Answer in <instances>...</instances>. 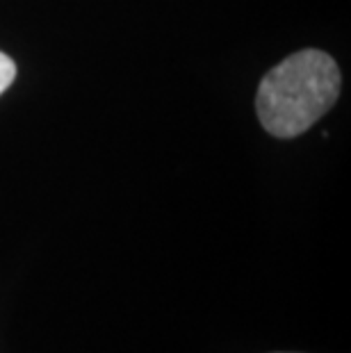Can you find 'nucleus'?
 <instances>
[{
  "label": "nucleus",
  "mask_w": 351,
  "mask_h": 353,
  "mask_svg": "<svg viewBox=\"0 0 351 353\" xmlns=\"http://www.w3.org/2000/svg\"><path fill=\"white\" fill-rule=\"evenodd\" d=\"M14 78H17V64L5 52H0V94H5V89L12 85Z\"/></svg>",
  "instance_id": "nucleus-2"
},
{
  "label": "nucleus",
  "mask_w": 351,
  "mask_h": 353,
  "mask_svg": "<svg viewBox=\"0 0 351 353\" xmlns=\"http://www.w3.org/2000/svg\"><path fill=\"white\" fill-rule=\"evenodd\" d=\"M340 94V69L322 50H299L267 73L258 89V117L270 134L297 137L322 119Z\"/></svg>",
  "instance_id": "nucleus-1"
}]
</instances>
